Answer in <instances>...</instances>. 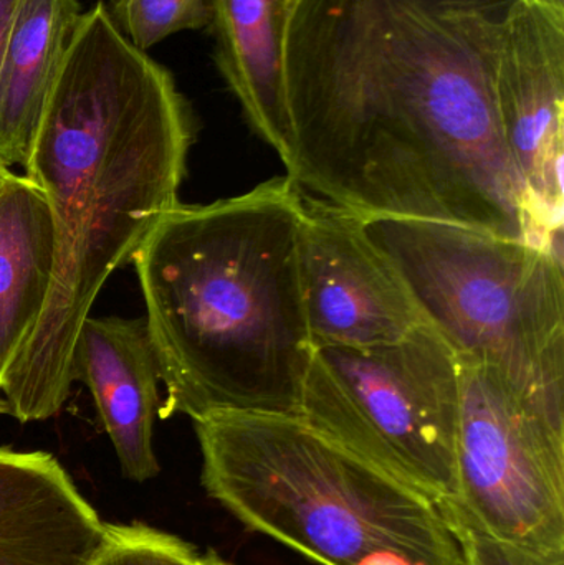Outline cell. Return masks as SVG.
I'll return each instance as SVG.
<instances>
[{"mask_svg": "<svg viewBox=\"0 0 564 565\" xmlns=\"http://www.w3.org/2000/svg\"><path fill=\"white\" fill-rule=\"evenodd\" d=\"M519 0H295L287 178L361 217L539 245L507 154L497 68Z\"/></svg>", "mask_w": 564, "mask_h": 565, "instance_id": "obj_1", "label": "cell"}, {"mask_svg": "<svg viewBox=\"0 0 564 565\" xmlns=\"http://www.w3.org/2000/svg\"><path fill=\"white\" fill-rule=\"evenodd\" d=\"M192 139L171 73L119 32L105 2L83 12L23 164L52 214L56 264L2 377L17 420H46L65 404L79 328L113 271L179 204Z\"/></svg>", "mask_w": 564, "mask_h": 565, "instance_id": "obj_2", "label": "cell"}, {"mask_svg": "<svg viewBox=\"0 0 564 565\" xmlns=\"http://www.w3.org/2000/svg\"><path fill=\"white\" fill-rule=\"evenodd\" d=\"M305 195L285 175L237 198L175 205L132 257L164 382L162 418L298 417L315 354L300 238Z\"/></svg>", "mask_w": 564, "mask_h": 565, "instance_id": "obj_3", "label": "cell"}, {"mask_svg": "<svg viewBox=\"0 0 564 565\" xmlns=\"http://www.w3.org/2000/svg\"><path fill=\"white\" fill-rule=\"evenodd\" d=\"M202 487L248 531L321 565H464L436 501L300 417L194 422Z\"/></svg>", "mask_w": 564, "mask_h": 565, "instance_id": "obj_4", "label": "cell"}, {"mask_svg": "<svg viewBox=\"0 0 564 565\" xmlns=\"http://www.w3.org/2000/svg\"><path fill=\"white\" fill-rule=\"evenodd\" d=\"M363 221L459 361L564 425L563 255L447 222Z\"/></svg>", "mask_w": 564, "mask_h": 565, "instance_id": "obj_5", "label": "cell"}, {"mask_svg": "<svg viewBox=\"0 0 564 565\" xmlns=\"http://www.w3.org/2000/svg\"><path fill=\"white\" fill-rule=\"evenodd\" d=\"M462 369L430 324L370 348L315 349L298 417L430 500L456 494Z\"/></svg>", "mask_w": 564, "mask_h": 565, "instance_id": "obj_6", "label": "cell"}, {"mask_svg": "<svg viewBox=\"0 0 564 565\" xmlns=\"http://www.w3.org/2000/svg\"><path fill=\"white\" fill-rule=\"evenodd\" d=\"M456 494L487 533L564 553V425L489 369L460 362Z\"/></svg>", "mask_w": 564, "mask_h": 565, "instance_id": "obj_7", "label": "cell"}, {"mask_svg": "<svg viewBox=\"0 0 564 565\" xmlns=\"http://www.w3.org/2000/svg\"><path fill=\"white\" fill-rule=\"evenodd\" d=\"M497 106L536 242L563 255V12L517 2L497 68Z\"/></svg>", "mask_w": 564, "mask_h": 565, "instance_id": "obj_8", "label": "cell"}, {"mask_svg": "<svg viewBox=\"0 0 564 565\" xmlns=\"http://www.w3.org/2000/svg\"><path fill=\"white\" fill-rule=\"evenodd\" d=\"M300 258L315 349L387 344L429 324L361 215L305 195Z\"/></svg>", "mask_w": 564, "mask_h": 565, "instance_id": "obj_9", "label": "cell"}, {"mask_svg": "<svg viewBox=\"0 0 564 565\" xmlns=\"http://www.w3.org/2000/svg\"><path fill=\"white\" fill-rule=\"evenodd\" d=\"M108 530L55 457L0 448V565H89Z\"/></svg>", "mask_w": 564, "mask_h": 565, "instance_id": "obj_10", "label": "cell"}, {"mask_svg": "<svg viewBox=\"0 0 564 565\" xmlns=\"http://www.w3.org/2000/svg\"><path fill=\"white\" fill-rule=\"evenodd\" d=\"M72 375L92 392L123 475L155 478L161 470L152 450L159 372L146 322L88 316L73 349Z\"/></svg>", "mask_w": 564, "mask_h": 565, "instance_id": "obj_11", "label": "cell"}, {"mask_svg": "<svg viewBox=\"0 0 564 565\" xmlns=\"http://www.w3.org/2000/svg\"><path fill=\"white\" fill-rule=\"evenodd\" d=\"M215 63L252 129L287 161L290 122L284 85L280 0H207Z\"/></svg>", "mask_w": 564, "mask_h": 565, "instance_id": "obj_12", "label": "cell"}, {"mask_svg": "<svg viewBox=\"0 0 564 565\" xmlns=\"http://www.w3.org/2000/svg\"><path fill=\"white\" fill-rule=\"evenodd\" d=\"M78 0H22L0 68V164H25L82 19Z\"/></svg>", "mask_w": 564, "mask_h": 565, "instance_id": "obj_13", "label": "cell"}, {"mask_svg": "<svg viewBox=\"0 0 564 565\" xmlns=\"http://www.w3.org/2000/svg\"><path fill=\"white\" fill-rule=\"evenodd\" d=\"M55 264L45 198L26 175L9 172L0 188V381L39 322Z\"/></svg>", "mask_w": 564, "mask_h": 565, "instance_id": "obj_14", "label": "cell"}, {"mask_svg": "<svg viewBox=\"0 0 564 565\" xmlns=\"http://www.w3.org/2000/svg\"><path fill=\"white\" fill-rule=\"evenodd\" d=\"M108 12L119 32L145 52L174 33L211 22L207 0H113Z\"/></svg>", "mask_w": 564, "mask_h": 565, "instance_id": "obj_15", "label": "cell"}, {"mask_svg": "<svg viewBox=\"0 0 564 565\" xmlns=\"http://www.w3.org/2000/svg\"><path fill=\"white\" fill-rule=\"evenodd\" d=\"M198 547L142 523L109 524L108 541L89 565H191Z\"/></svg>", "mask_w": 564, "mask_h": 565, "instance_id": "obj_16", "label": "cell"}, {"mask_svg": "<svg viewBox=\"0 0 564 565\" xmlns=\"http://www.w3.org/2000/svg\"><path fill=\"white\" fill-rule=\"evenodd\" d=\"M437 504L459 543L464 565H564V553H543L492 536L450 498Z\"/></svg>", "mask_w": 564, "mask_h": 565, "instance_id": "obj_17", "label": "cell"}, {"mask_svg": "<svg viewBox=\"0 0 564 565\" xmlns=\"http://www.w3.org/2000/svg\"><path fill=\"white\" fill-rule=\"evenodd\" d=\"M20 2L22 0H0V68Z\"/></svg>", "mask_w": 564, "mask_h": 565, "instance_id": "obj_18", "label": "cell"}, {"mask_svg": "<svg viewBox=\"0 0 564 565\" xmlns=\"http://www.w3.org/2000/svg\"><path fill=\"white\" fill-rule=\"evenodd\" d=\"M191 565H232L227 563V561L222 559L219 554H215L214 551H209V553L201 554L195 557L194 563Z\"/></svg>", "mask_w": 564, "mask_h": 565, "instance_id": "obj_19", "label": "cell"}, {"mask_svg": "<svg viewBox=\"0 0 564 565\" xmlns=\"http://www.w3.org/2000/svg\"><path fill=\"white\" fill-rule=\"evenodd\" d=\"M536 2L543 3V6L556 10V12L564 13V0H536Z\"/></svg>", "mask_w": 564, "mask_h": 565, "instance_id": "obj_20", "label": "cell"}, {"mask_svg": "<svg viewBox=\"0 0 564 565\" xmlns=\"http://www.w3.org/2000/svg\"><path fill=\"white\" fill-rule=\"evenodd\" d=\"M281 9H284L285 17L290 15L291 9H294L295 0H280Z\"/></svg>", "mask_w": 564, "mask_h": 565, "instance_id": "obj_21", "label": "cell"}, {"mask_svg": "<svg viewBox=\"0 0 564 565\" xmlns=\"http://www.w3.org/2000/svg\"><path fill=\"white\" fill-rule=\"evenodd\" d=\"M9 168H6V166L0 164V188H2L3 181H6L7 175H9Z\"/></svg>", "mask_w": 564, "mask_h": 565, "instance_id": "obj_22", "label": "cell"}, {"mask_svg": "<svg viewBox=\"0 0 564 565\" xmlns=\"http://www.w3.org/2000/svg\"><path fill=\"white\" fill-rule=\"evenodd\" d=\"M0 392H2V381H0ZM0 414H7V404L3 398H0Z\"/></svg>", "mask_w": 564, "mask_h": 565, "instance_id": "obj_23", "label": "cell"}]
</instances>
